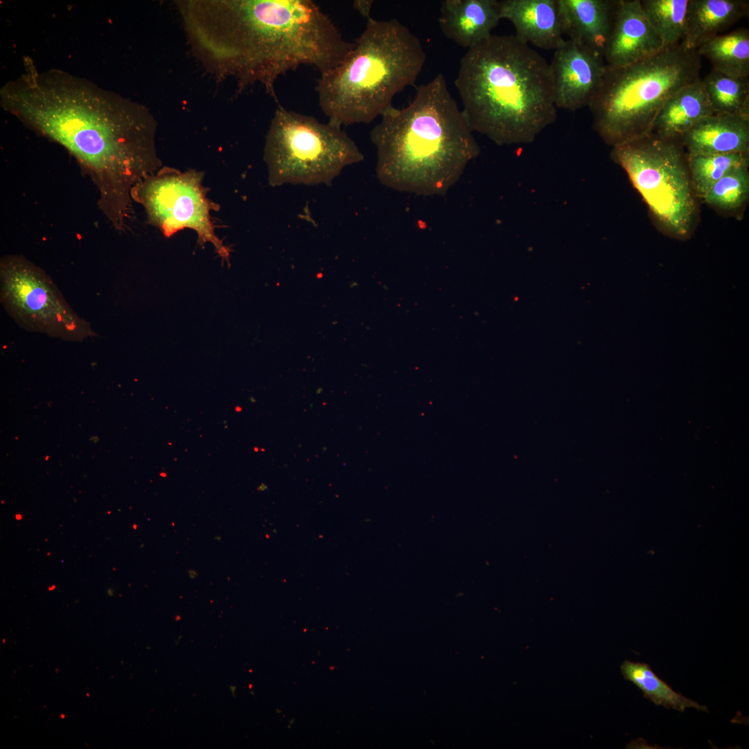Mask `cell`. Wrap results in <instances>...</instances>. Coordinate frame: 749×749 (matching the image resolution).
Masks as SVG:
<instances>
[{
  "mask_svg": "<svg viewBox=\"0 0 749 749\" xmlns=\"http://www.w3.org/2000/svg\"><path fill=\"white\" fill-rule=\"evenodd\" d=\"M24 66L2 87L3 108L74 157L97 190L101 213L123 231L133 187L162 167L153 114L91 80L59 69L40 71L31 60Z\"/></svg>",
  "mask_w": 749,
  "mask_h": 749,
  "instance_id": "cell-1",
  "label": "cell"
},
{
  "mask_svg": "<svg viewBox=\"0 0 749 749\" xmlns=\"http://www.w3.org/2000/svg\"><path fill=\"white\" fill-rule=\"evenodd\" d=\"M198 55L241 88L260 83L275 97L279 76L301 65L320 74L339 64L354 42L311 0L185 1L178 3Z\"/></svg>",
  "mask_w": 749,
  "mask_h": 749,
  "instance_id": "cell-2",
  "label": "cell"
},
{
  "mask_svg": "<svg viewBox=\"0 0 749 749\" xmlns=\"http://www.w3.org/2000/svg\"><path fill=\"white\" fill-rule=\"evenodd\" d=\"M455 85L471 130L498 145L531 143L557 119L550 63L515 35L468 49Z\"/></svg>",
  "mask_w": 749,
  "mask_h": 749,
  "instance_id": "cell-3",
  "label": "cell"
},
{
  "mask_svg": "<svg viewBox=\"0 0 749 749\" xmlns=\"http://www.w3.org/2000/svg\"><path fill=\"white\" fill-rule=\"evenodd\" d=\"M370 139L379 180L422 195L445 193L480 152L442 74L419 86L406 107L388 109Z\"/></svg>",
  "mask_w": 749,
  "mask_h": 749,
  "instance_id": "cell-4",
  "label": "cell"
},
{
  "mask_svg": "<svg viewBox=\"0 0 749 749\" xmlns=\"http://www.w3.org/2000/svg\"><path fill=\"white\" fill-rule=\"evenodd\" d=\"M425 61L421 41L408 27L397 19L370 17L345 58L320 74L316 88L320 109L336 126L368 123L415 84Z\"/></svg>",
  "mask_w": 749,
  "mask_h": 749,
  "instance_id": "cell-5",
  "label": "cell"
},
{
  "mask_svg": "<svg viewBox=\"0 0 749 749\" xmlns=\"http://www.w3.org/2000/svg\"><path fill=\"white\" fill-rule=\"evenodd\" d=\"M700 58L696 49L680 42L628 66H606L588 106L593 128L612 147L651 134L664 103L700 79Z\"/></svg>",
  "mask_w": 749,
  "mask_h": 749,
  "instance_id": "cell-6",
  "label": "cell"
},
{
  "mask_svg": "<svg viewBox=\"0 0 749 749\" xmlns=\"http://www.w3.org/2000/svg\"><path fill=\"white\" fill-rule=\"evenodd\" d=\"M363 157L341 127L282 105L275 110L264 151L272 187L330 185L345 166Z\"/></svg>",
  "mask_w": 749,
  "mask_h": 749,
  "instance_id": "cell-7",
  "label": "cell"
},
{
  "mask_svg": "<svg viewBox=\"0 0 749 749\" xmlns=\"http://www.w3.org/2000/svg\"><path fill=\"white\" fill-rule=\"evenodd\" d=\"M610 157L627 173L658 227L673 238L688 239L698 207L680 139L651 133L612 147Z\"/></svg>",
  "mask_w": 749,
  "mask_h": 749,
  "instance_id": "cell-8",
  "label": "cell"
},
{
  "mask_svg": "<svg viewBox=\"0 0 749 749\" xmlns=\"http://www.w3.org/2000/svg\"><path fill=\"white\" fill-rule=\"evenodd\" d=\"M0 298L8 315L26 331L78 342L96 335L45 271L22 255L1 259Z\"/></svg>",
  "mask_w": 749,
  "mask_h": 749,
  "instance_id": "cell-9",
  "label": "cell"
},
{
  "mask_svg": "<svg viewBox=\"0 0 749 749\" xmlns=\"http://www.w3.org/2000/svg\"><path fill=\"white\" fill-rule=\"evenodd\" d=\"M203 178L204 173L196 169L182 172L162 166L137 183L132 199L144 207L148 223L164 236L191 229L197 234L198 244L211 243L219 257L230 264V249L216 234L210 215L221 207L207 197L209 188L203 185Z\"/></svg>",
  "mask_w": 749,
  "mask_h": 749,
  "instance_id": "cell-10",
  "label": "cell"
},
{
  "mask_svg": "<svg viewBox=\"0 0 749 749\" xmlns=\"http://www.w3.org/2000/svg\"><path fill=\"white\" fill-rule=\"evenodd\" d=\"M550 67L557 109L576 111L589 105L606 64L602 55L567 39L554 50Z\"/></svg>",
  "mask_w": 749,
  "mask_h": 749,
  "instance_id": "cell-11",
  "label": "cell"
},
{
  "mask_svg": "<svg viewBox=\"0 0 749 749\" xmlns=\"http://www.w3.org/2000/svg\"><path fill=\"white\" fill-rule=\"evenodd\" d=\"M663 47L643 12L640 0H619L603 55L606 66H628L653 55Z\"/></svg>",
  "mask_w": 749,
  "mask_h": 749,
  "instance_id": "cell-12",
  "label": "cell"
},
{
  "mask_svg": "<svg viewBox=\"0 0 749 749\" xmlns=\"http://www.w3.org/2000/svg\"><path fill=\"white\" fill-rule=\"evenodd\" d=\"M500 19L510 21L515 36L528 45L556 50L564 40L557 0L498 1Z\"/></svg>",
  "mask_w": 749,
  "mask_h": 749,
  "instance_id": "cell-13",
  "label": "cell"
},
{
  "mask_svg": "<svg viewBox=\"0 0 749 749\" xmlns=\"http://www.w3.org/2000/svg\"><path fill=\"white\" fill-rule=\"evenodd\" d=\"M563 35L603 57L619 0H557Z\"/></svg>",
  "mask_w": 749,
  "mask_h": 749,
  "instance_id": "cell-14",
  "label": "cell"
},
{
  "mask_svg": "<svg viewBox=\"0 0 749 749\" xmlns=\"http://www.w3.org/2000/svg\"><path fill=\"white\" fill-rule=\"evenodd\" d=\"M688 155L749 153V118L714 113L680 138Z\"/></svg>",
  "mask_w": 749,
  "mask_h": 749,
  "instance_id": "cell-15",
  "label": "cell"
},
{
  "mask_svg": "<svg viewBox=\"0 0 749 749\" xmlns=\"http://www.w3.org/2000/svg\"><path fill=\"white\" fill-rule=\"evenodd\" d=\"M500 19L497 0H444L438 23L446 37L468 49L492 35Z\"/></svg>",
  "mask_w": 749,
  "mask_h": 749,
  "instance_id": "cell-16",
  "label": "cell"
},
{
  "mask_svg": "<svg viewBox=\"0 0 749 749\" xmlns=\"http://www.w3.org/2000/svg\"><path fill=\"white\" fill-rule=\"evenodd\" d=\"M714 114L702 80L689 83L675 92L663 105L651 133L665 139H680L703 117Z\"/></svg>",
  "mask_w": 749,
  "mask_h": 749,
  "instance_id": "cell-17",
  "label": "cell"
},
{
  "mask_svg": "<svg viewBox=\"0 0 749 749\" xmlns=\"http://www.w3.org/2000/svg\"><path fill=\"white\" fill-rule=\"evenodd\" d=\"M749 12L748 0H689L687 34L682 43L696 49L705 40L719 35Z\"/></svg>",
  "mask_w": 749,
  "mask_h": 749,
  "instance_id": "cell-18",
  "label": "cell"
},
{
  "mask_svg": "<svg viewBox=\"0 0 749 749\" xmlns=\"http://www.w3.org/2000/svg\"><path fill=\"white\" fill-rule=\"evenodd\" d=\"M712 69L733 78L749 76V31L741 28L703 41L696 49Z\"/></svg>",
  "mask_w": 749,
  "mask_h": 749,
  "instance_id": "cell-19",
  "label": "cell"
},
{
  "mask_svg": "<svg viewBox=\"0 0 749 749\" xmlns=\"http://www.w3.org/2000/svg\"><path fill=\"white\" fill-rule=\"evenodd\" d=\"M623 678L632 682L644 696L657 706L684 712L687 708L708 712L707 707L692 700L674 691L670 685L660 679L646 663L625 660L621 665Z\"/></svg>",
  "mask_w": 749,
  "mask_h": 749,
  "instance_id": "cell-20",
  "label": "cell"
},
{
  "mask_svg": "<svg viewBox=\"0 0 749 749\" xmlns=\"http://www.w3.org/2000/svg\"><path fill=\"white\" fill-rule=\"evenodd\" d=\"M714 113L749 118V78L712 70L702 80Z\"/></svg>",
  "mask_w": 749,
  "mask_h": 749,
  "instance_id": "cell-21",
  "label": "cell"
},
{
  "mask_svg": "<svg viewBox=\"0 0 749 749\" xmlns=\"http://www.w3.org/2000/svg\"><path fill=\"white\" fill-rule=\"evenodd\" d=\"M643 12L663 46L682 42L687 34L689 0H640Z\"/></svg>",
  "mask_w": 749,
  "mask_h": 749,
  "instance_id": "cell-22",
  "label": "cell"
},
{
  "mask_svg": "<svg viewBox=\"0 0 749 749\" xmlns=\"http://www.w3.org/2000/svg\"><path fill=\"white\" fill-rule=\"evenodd\" d=\"M690 180L696 197L702 199L728 173L749 166V153L688 155Z\"/></svg>",
  "mask_w": 749,
  "mask_h": 749,
  "instance_id": "cell-23",
  "label": "cell"
},
{
  "mask_svg": "<svg viewBox=\"0 0 749 749\" xmlns=\"http://www.w3.org/2000/svg\"><path fill=\"white\" fill-rule=\"evenodd\" d=\"M748 196L749 171L748 167H744L723 176L702 200L719 212L731 213L739 210L748 201Z\"/></svg>",
  "mask_w": 749,
  "mask_h": 749,
  "instance_id": "cell-24",
  "label": "cell"
},
{
  "mask_svg": "<svg viewBox=\"0 0 749 749\" xmlns=\"http://www.w3.org/2000/svg\"><path fill=\"white\" fill-rule=\"evenodd\" d=\"M373 1L370 0H355L353 1V8L355 9L363 18L366 20L370 19V12Z\"/></svg>",
  "mask_w": 749,
  "mask_h": 749,
  "instance_id": "cell-25",
  "label": "cell"
},
{
  "mask_svg": "<svg viewBox=\"0 0 749 749\" xmlns=\"http://www.w3.org/2000/svg\"><path fill=\"white\" fill-rule=\"evenodd\" d=\"M189 574L190 577L192 578H195L197 576L196 571H195L193 570L189 571Z\"/></svg>",
  "mask_w": 749,
  "mask_h": 749,
  "instance_id": "cell-26",
  "label": "cell"
}]
</instances>
